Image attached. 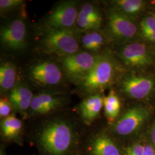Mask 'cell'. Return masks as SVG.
Wrapping results in <instances>:
<instances>
[{"label": "cell", "instance_id": "cell-14", "mask_svg": "<svg viewBox=\"0 0 155 155\" xmlns=\"http://www.w3.org/2000/svg\"><path fill=\"white\" fill-rule=\"evenodd\" d=\"M62 104V99L48 93H40L33 97L30 108L34 113L45 114Z\"/></svg>", "mask_w": 155, "mask_h": 155}, {"label": "cell", "instance_id": "cell-21", "mask_svg": "<svg viewBox=\"0 0 155 155\" xmlns=\"http://www.w3.org/2000/svg\"><path fill=\"white\" fill-rule=\"evenodd\" d=\"M104 44L103 36L97 31H91L84 34L82 38V45L85 50L96 52Z\"/></svg>", "mask_w": 155, "mask_h": 155}, {"label": "cell", "instance_id": "cell-4", "mask_svg": "<svg viewBox=\"0 0 155 155\" xmlns=\"http://www.w3.org/2000/svg\"><path fill=\"white\" fill-rule=\"evenodd\" d=\"M98 55L87 52H78L62 58V64L66 72L71 77L79 81L85 77L93 69Z\"/></svg>", "mask_w": 155, "mask_h": 155}, {"label": "cell", "instance_id": "cell-27", "mask_svg": "<svg viewBox=\"0 0 155 155\" xmlns=\"http://www.w3.org/2000/svg\"><path fill=\"white\" fill-rule=\"evenodd\" d=\"M150 137H151V141L153 144V147L155 148V122L154 124L153 125L152 130H151V133H150Z\"/></svg>", "mask_w": 155, "mask_h": 155}, {"label": "cell", "instance_id": "cell-1", "mask_svg": "<svg viewBox=\"0 0 155 155\" xmlns=\"http://www.w3.org/2000/svg\"><path fill=\"white\" fill-rule=\"evenodd\" d=\"M75 133L66 121L56 120L47 123L38 136L39 144L47 155H66L74 144Z\"/></svg>", "mask_w": 155, "mask_h": 155}, {"label": "cell", "instance_id": "cell-12", "mask_svg": "<svg viewBox=\"0 0 155 155\" xmlns=\"http://www.w3.org/2000/svg\"><path fill=\"white\" fill-rule=\"evenodd\" d=\"M102 18L98 9L90 3L84 4L78 12L77 24L83 30H94L100 28Z\"/></svg>", "mask_w": 155, "mask_h": 155}, {"label": "cell", "instance_id": "cell-7", "mask_svg": "<svg viewBox=\"0 0 155 155\" xmlns=\"http://www.w3.org/2000/svg\"><path fill=\"white\" fill-rule=\"evenodd\" d=\"M123 91L129 97L136 100H143L149 97L154 91L155 81L153 78L130 75L122 80Z\"/></svg>", "mask_w": 155, "mask_h": 155}, {"label": "cell", "instance_id": "cell-15", "mask_svg": "<svg viewBox=\"0 0 155 155\" xmlns=\"http://www.w3.org/2000/svg\"><path fill=\"white\" fill-rule=\"evenodd\" d=\"M33 98L31 91L23 85L15 86L9 96L13 108L20 113H24L30 107Z\"/></svg>", "mask_w": 155, "mask_h": 155}, {"label": "cell", "instance_id": "cell-18", "mask_svg": "<svg viewBox=\"0 0 155 155\" xmlns=\"http://www.w3.org/2000/svg\"><path fill=\"white\" fill-rule=\"evenodd\" d=\"M22 128L21 120L13 115L2 119L1 122V134L8 140L16 139L21 132Z\"/></svg>", "mask_w": 155, "mask_h": 155}, {"label": "cell", "instance_id": "cell-17", "mask_svg": "<svg viewBox=\"0 0 155 155\" xmlns=\"http://www.w3.org/2000/svg\"><path fill=\"white\" fill-rule=\"evenodd\" d=\"M17 78L15 66L9 62L2 63L0 66V88L5 92L12 90L16 85Z\"/></svg>", "mask_w": 155, "mask_h": 155}, {"label": "cell", "instance_id": "cell-25", "mask_svg": "<svg viewBox=\"0 0 155 155\" xmlns=\"http://www.w3.org/2000/svg\"><path fill=\"white\" fill-rule=\"evenodd\" d=\"M125 155H144V145L135 144L127 148Z\"/></svg>", "mask_w": 155, "mask_h": 155}, {"label": "cell", "instance_id": "cell-24", "mask_svg": "<svg viewBox=\"0 0 155 155\" xmlns=\"http://www.w3.org/2000/svg\"><path fill=\"white\" fill-rule=\"evenodd\" d=\"M22 0H1V11H8L21 5L23 3Z\"/></svg>", "mask_w": 155, "mask_h": 155}, {"label": "cell", "instance_id": "cell-26", "mask_svg": "<svg viewBox=\"0 0 155 155\" xmlns=\"http://www.w3.org/2000/svg\"><path fill=\"white\" fill-rule=\"evenodd\" d=\"M144 155H155V148L152 145H144Z\"/></svg>", "mask_w": 155, "mask_h": 155}, {"label": "cell", "instance_id": "cell-3", "mask_svg": "<svg viewBox=\"0 0 155 155\" xmlns=\"http://www.w3.org/2000/svg\"><path fill=\"white\" fill-rule=\"evenodd\" d=\"M43 45L48 54L62 58L75 54L79 50L76 36L70 29H47Z\"/></svg>", "mask_w": 155, "mask_h": 155}, {"label": "cell", "instance_id": "cell-19", "mask_svg": "<svg viewBox=\"0 0 155 155\" xmlns=\"http://www.w3.org/2000/svg\"><path fill=\"white\" fill-rule=\"evenodd\" d=\"M104 106L108 121L113 122L119 115L121 110L120 100L113 90L104 98Z\"/></svg>", "mask_w": 155, "mask_h": 155}, {"label": "cell", "instance_id": "cell-13", "mask_svg": "<svg viewBox=\"0 0 155 155\" xmlns=\"http://www.w3.org/2000/svg\"><path fill=\"white\" fill-rule=\"evenodd\" d=\"M104 106V98L99 94L91 95L79 105V111L84 121L90 124L100 114Z\"/></svg>", "mask_w": 155, "mask_h": 155}, {"label": "cell", "instance_id": "cell-5", "mask_svg": "<svg viewBox=\"0 0 155 155\" xmlns=\"http://www.w3.org/2000/svg\"><path fill=\"white\" fill-rule=\"evenodd\" d=\"M78 12L74 2H61L50 12L45 21L47 29H70L77 22Z\"/></svg>", "mask_w": 155, "mask_h": 155}, {"label": "cell", "instance_id": "cell-6", "mask_svg": "<svg viewBox=\"0 0 155 155\" xmlns=\"http://www.w3.org/2000/svg\"><path fill=\"white\" fill-rule=\"evenodd\" d=\"M149 114L144 107L134 106L129 109L115 124V132L125 136L137 132L148 120Z\"/></svg>", "mask_w": 155, "mask_h": 155}, {"label": "cell", "instance_id": "cell-22", "mask_svg": "<svg viewBox=\"0 0 155 155\" xmlns=\"http://www.w3.org/2000/svg\"><path fill=\"white\" fill-rule=\"evenodd\" d=\"M141 29L145 39L150 41H155V17H148L144 18L141 22Z\"/></svg>", "mask_w": 155, "mask_h": 155}, {"label": "cell", "instance_id": "cell-20", "mask_svg": "<svg viewBox=\"0 0 155 155\" xmlns=\"http://www.w3.org/2000/svg\"><path fill=\"white\" fill-rule=\"evenodd\" d=\"M113 4L118 11L129 16H133L139 13L144 6V1L141 0H116Z\"/></svg>", "mask_w": 155, "mask_h": 155}, {"label": "cell", "instance_id": "cell-11", "mask_svg": "<svg viewBox=\"0 0 155 155\" xmlns=\"http://www.w3.org/2000/svg\"><path fill=\"white\" fill-rule=\"evenodd\" d=\"M108 25L111 35L116 39H131L137 31L136 25L129 17L117 10L110 13Z\"/></svg>", "mask_w": 155, "mask_h": 155}, {"label": "cell", "instance_id": "cell-9", "mask_svg": "<svg viewBox=\"0 0 155 155\" xmlns=\"http://www.w3.org/2000/svg\"><path fill=\"white\" fill-rule=\"evenodd\" d=\"M30 78L39 86H50L59 83L62 74L59 67L50 61L39 62L31 67Z\"/></svg>", "mask_w": 155, "mask_h": 155}, {"label": "cell", "instance_id": "cell-28", "mask_svg": "<svg viewBox=\"0 0 155 155\" xmlns=\"http://www.w3.org/2000/svg\"><path fill=\"white\" fill-rule=\"evenodd\" d=\"M0 155H5V153H4V150H1Z\"/></svg>", "mask_w": 155, "mask_h": 155}, {"label": "cell", "instance_id": "cell-2", "mask_svg": "<svg viewBox=\"0 0 155 155\" xmlns=\"http://www.w3.org/2000/svg\"><path fill=\"white\" fill-rule=\"evenodd\" d=\"M117 66L109 55H98L97 61L87 75L79 80L81 87L90 94L99 92L115 80Z\"/></svg>", "mask_w": 155, "mask_h": 155}, {"label": "cell", "instance_id": "cell-8", "mask_svg": "<svg viewBox=\"0 0 155 155\" xmlns=\"http://www.w3.org/2000/svg\"><path fill=\"white\" fill-rule=\"evenodd\" d=\"M26 25L20 19L9 23L1 30V43L12 50H21L25 47Z\"/></svg>", "mask_w": 155, "mask_h": 155}, {"label": "cell", "instance_id": "cell-10", "mask_svg": "<svg viewBox=\"0 0 155 155\" xmlns=\"http://www.w3.org/2000/svg\"><path fill=\"white\" fill-rule=\"evenodd\" d=\"M120 56L125 64L130 67H145L153 62V58L149 49L141 43H133L125 45L120 52Z\"/></svg>", "mask_w": 155, "mask_h": 155}, {"label": "cell", "instance_id": "cell-16", "mask_svg": "<svg viewBox=\"0 0 155 155\" xmlns=\"http://www.w3.org/2000/svg\"><path fill=\"white\" fill-rule=\"evenodd\" d=\"M90 150L91 155H121L115 143L104 134H100L93 139Z\"/></svg>", "mask_w": 155, "mask_h": 155}, {"label": "cell", "instance_id": "cell-23", "mask_svg": "<svg viewBox=\"0 0 155 155\" xmlns=\"http://www.w3.org/2000/svg\"><path fill=\"white\" fill-rule=\"evenodd\" d=\"M13 107L9 98L2 97L0 99V117L1 118H5L11 116Z\"/></svg>", "mask_w": 155, "mask_h": 155}]
</instances>
